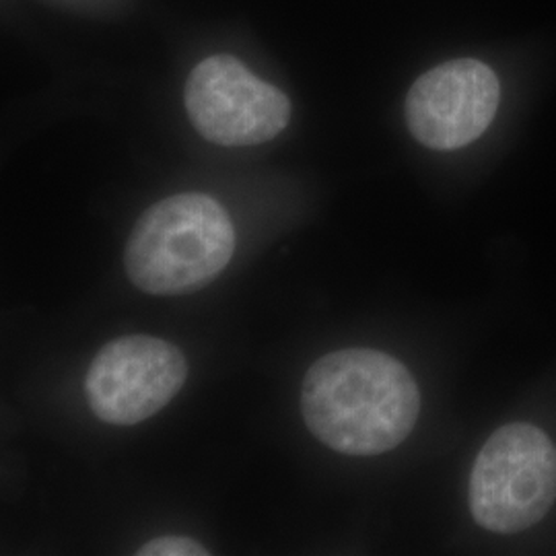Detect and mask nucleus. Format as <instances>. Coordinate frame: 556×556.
Masks as SVG:
<instances>
[{
    "label": "nucleus",
    "instance_id": "f257e3e1",
    "mask_svg": "<svg viewBox=\"0 0 556 556\" xmlns=\"http://www.w3.org/2000/svg\"><path fill=\"white\" fill-rule=\"evenodd\" d=\"M301 413L328 447L349 456H378L410 435L420 394L396 358L371 349H344L309 367L301 388Z\"/></svg>",
    "mask_w": 556,
    "mask_h": 556
},
{
    "label": "nucleus",
    "instance_id": "f03ea898",
    "mask_svg": "<svg viewBox=\"0 0 556 556\" xmlns=\"http://www.w3.org/2000/svg\"><path fill=\"white\" fill-rule=\"evenodd\" d=\"M236 252L227 211L206 194H176L153 204L124 252L126 275L149 295H186L213 282Z\"/></svg>",
    "mask_w": 556,
    "mask_h": 556
},
{
    "label": "nucleus",
    "instance_id": "7ed1b4c3",
    "mask_svg": "<svg viewBox=\"0 0 556 556\" xmlns=\"http://www.w3.org/2000/svg\"><path fill=\"white\" fill-rule=\"evenodd\" d=\"M556 501V445L528 422L497 429L470 475V511L478 526L516 534L536 526Z\"/></svg>",
    "mask_w": 556,
    "mask_h": 556
},
{
    "label": "nucleus",
    "instance_id": "20e7f679",
    "mask_svg": "<svg viewBox=\"0 0 556 556\" xmlns=\"http://www.w3.org/2000/svg\"><path fill=\"white\" fill-rule=\"evenodd\" d=\"M186 110L200 135L220 147H252L278 137L289 98L229 54L202 60L186 83Z\"/></svg>",
    "mask_w": 556,
    "mask_h": 556
},
{
    "label": "nucleus",
    "instance_id": "39448f33",
    "mask_svg": "<svg viewBox=\"0 0 556 556\" xmlns=\"http://www.w3.org/2000/svg\"><path fill=\"white\" fill-rule=\"evenodd\" d=\"M188 378L178 346L161 338H116L93 358L85 390L96 417L130 427L157 415Z\"/></svg>",
    "mask_w": 556,
    "mask_h": 556
},
{
    "label": "nucleus",
    "instance_id": "423d86ee",
    "mask_svg": "<svg viewBox=\"0 0 556 556\" xmlns=\"http://www.w3.org/2000/svg\"><path fill=\"white\" fill-rule=\"evenodd\" d=\"M501 101L495 71L475 59L443 62L425 73L406 98L413 137L435 151H454L480 139Z\"/></svg>",
    "mask_w": 556,
    "mask_h": 556
},
{
    "label": "nucleus",
    "instance_id": "0eeeda50",
    "mask_svg": "<svg viewBox=\"0 0 556 556\" xmlns=\"http://www.w3.org/2000/svg\"><path fill=\"white\" fill-rule=\"evenodd\" d=\"M139 556H204L208 551L194 538L163 536L155 538L139 548Z\"/></svg>",
    "mask_w": 556,
    "mask_h": 556
}]
</instances>
